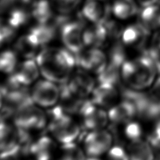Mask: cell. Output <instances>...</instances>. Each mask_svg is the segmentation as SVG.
I'll use <instances>...</instances> for the list:
<instances>
[{
  "label": "cell",
  "mask_w": 160,
  "mask_h": 160,
  "mask_svg": "<svg viewBox=\"0 0 160 160\" xmlns=\"http://www.w3.org/2000/svg\"><path fill=\"white\" fill-rule=\"evenodd\" d=\"M35 60L41 75L60 85L68 81L76 67L75 54L66 48H42Z\"/></svg>",
  "instance_id": "obj_1"
},
{
  "label": "cell",
  "mask_w": 160,
  "mask_h": 160,
  "mask_svg": "<svg viewBox=\"0 0 160 160\" xmlns=\"http://www.w3.org/2000/svg\"><path fill=\"white\" fill-rule=\"evenodd\" d=\"M149 53L126 60L121 67V80L129 89L140 91L151 88L159 67Z\"/></svg>",
  "instance_id": "obj_2"
},
{
  "label": "cell",
  "mask_w": 160,
  "mask_h": 160,
  "mask_svg": "<svg viewBox=\"0 0 160 160\" xmlns=\"http://www.w3.org/2000/svg\"><path fill=\"white\" fill-rule=\"evenodd\" d=\"M48 128L52 137L62 144L73 142L81 135V127L72 117L57 104L49 112Z\"/></svg>",
  "instance_id": "obj_3"
},
{
  "label": "cell",
  "mask_w": 160,
  "mask_h": 160,
  "mask_svg": "<svg viewBox=\"0 0 160 160\" xmlns=\"http://www.w3.org/2000/svg\"><path fill=\"white\" fill-rule=\"evenodd\" d=\"M13 124L26 131L42 130L47 123V116L39 106L31 103L16 110L13 117Z\"/></svg>",
  "instance_id": "obj_4"
},
{
  "label": "cell",
  "mask_w": 160,
  "mask_h": 160,
  "mask_svg": "<svg viewBox=\"0 0 160 160\" xmlns=\"http://www.w3.org/2000/svg\"><path fill=\"white\" fill-rule=\"evenodd\" d=\"M75 57L77 67L97 76L102 72L108 62V57L100 48H84Z\"/></svg>",
  "instance_id": "obj_5"
},
{
  "label": "cell",
  "mask_w": 160,
  "mask_h": 160,
  "mask_svg": "<svg viewBox=\"0 0 160 160\" xmlns=\"http://www.w3.org/2000/svg\"><path fill=\"white\" fill-rule=\"evenodd\" d=\"M30 94L33 102L40 107H54L59 100L60 86L45 78L35 82Z\"/></svg>",
  "instance_id": "obj_6"
},
{
  "label": "cell",
  "mask_w": 160,
  "mask_h": 160,
  "mask_svg": "<svg viewBox=\"0 0 160 160\" xmlns=\"http://www.w3.org/2000/svg\"><path fill=\"white\" fill-rule=\"evenodd\" d=\"M82 126L88 131L102 129L109 121L108 112L105 109L93 103L91 100H85L79 112Z\"/></svg>",
  "instance_id": "obj_7"
},
{
  "label": "cell",
  "mask_w": 160,
  "mask_h": 160,
  "mask_svg": "<svg viewBox=\"0 0 160 160\" xmlns=\"http://www.w3.org/2000/svg\"><path fill=\"white\" fill-rule=\"evenodd\" d=\"M113 136L102 129L91 131L84 139L85 152L88 157H100L107 153L112 146Z\"/></svg>",
  "instance_id": "obj_8"
},
{
  "label": "cell",
  "mask_w": 160,
  "mask_h": 160,
  "mask_svg": "<svg viewBox=\"0 0 160 160\" xmlns=\"http://www.w3.org/2000/svg\"><path fill=\"white\" fill-rule=\"evenodd\" d=\"M84 27L79 21H67L61 27V38L67 49L76 54L82 50L85 47L83 42Z\"/></svg>",
  "instance_id": "obj_9"
},
{
  "label": "cell",
  "mask_w": 160,
  "mask_h": 160,
  "mask_svg": "<svg viewBox=\"0 0 160 160\" xmlns=\"http://www.w3.org/2000/svg\"><path fill=\"white\" fill-rule=\"evenodd\" d=\"M66 83L73 92L82 98L91 95L96 86L90 73L80 68L73 71Z\"/></svg>",
  "instance_id": "obj_10"
},
{
  "label": "cell",
  "mask_w": 160,
  "mask_h": 160,
  "mask_svg": "<svg viewBox=\"0 0 160 160\" xmlns=\"http://www.w3.org/2000/svg\"><path fill=\"white\" fill-rule=\"evenodd\" d=\"M138 115V109L131 100L123 99L109 109V119L114 126L125 125L133 121Z\"/></svg>",
  "instance_id": "obj_11"
},
{
  "label": "cell",
  "mask_w": 160,
  "mask_h": 160,
  "mask_svg": "<svg viewBox=\"0 0 160 160\" xmlns=\"http://www.w3.org/2000/svg\"><path fill=\"white\" fill-rule=\"evenodd\" d=\"M150 33V31L140 23L129 25L121 31V42L128 48L140 49L144 46Z\"/></svg>",
  "instance_id": "obj_12"
},
{
  "label": "cell",
  "mask_w": 160,
  "mask_h": 160,
  "mask_svg": "<svg viewBox=\"0 0 160 160\" xmlns=\"http://www.w3.org/2000/svg\"><path fill=\"white\" fill-rule=\"evenodd\" d=\"M83 42L85 48H101L111 40L106 23H92L84 28Z\"/></svg>",
  "instance_id": "obj_13"
},
{
  "label": "cell",
  "mask_w": 160,
  "mask_h": 160,
  "mask_svg": "<svg viewBox=\"0 0 160 160\" xmlns=\"http://www.w3.org/2000/svg\"><path fill=\"white\" fill-rule=\"evenodd\" d=\"M91 101L104 109H110L118 102L119 92L116 85L108 83H98L92 94Z\"/></svg>",
  "instance_id": "obj_14"
},
{
  "label": "cell",
  "mask_w": 160,
  "mask_h": 160,
  "mask_svg": "<svg viewBox=\"0 0 160 160\" xmlns=\"http://www.w3.org/2000/svg\"><path fill=\"white\" fill-rule=\"evenodd\" d=\"M40 74V71L35 59H27L18 63L11 76L19 84L28 87L36 81Z\"/></svg>",
  "instance_id": "obj_15"
},
{
  "label": "cell",
  "mask_w": 160,
  "mask_h": 160,
  "mask_svg": "<svg viewBox=\"0 0 160 160\" xmlns=\"http://www.w3.org/2000/svg\"><path fill=\"white\" fill-rule=\"evenodd\" d=\"M104 0H88L82 9V16L92 23H104L108 21L110 9Z\"/></svg>",
  "instance_id": "obj_16"
},
{
  "label": "cell",
  "mask_w": 160,
  "mask_h": 160,
  "mask_svg": "<svg viewBox=\"0 0 160 160\" xmlns=\"http://www.w3.org/2000/svg\"><path fill=\"white\" fill-rule=\"evenodd\" d=\"M85 101V98L73 92L66 82L61 84L60 97L57 104L66 113L69 115L79 114Z\"/></svg>",
  "instance_id": "obj_17"
},
{
  "label": "cell",
  "mask_w": 160,
  "mask_h": 160,
  "mask_svg": "<svg viewBox=\"0 0 160 160\" xmlns=\"http://www.w3.org/2000/svg\"><path fill=\"white\" fill-rule=\"evenodd\" d=\"M56 150L57 145L54 140L48 136H42L32 142L28 154L35 160H51Z\"/></svg>",
  "instance_id": "obj_18"
},
{
  "label": "cell",
  "mask_w": 160,
  "mask_h": 160,
  "mask_svg": "<svg viewBox=\"0 0 160 160\" xmlns=\"http://www.w3.org/2000/svg\"><path fill=\"white\" fill-rule=\"evenodd\" d=\"M57 34V27L50 22L38 23L28 32V36L32 42L40 48L48 45L54 39Z\"/></svg>",
  "instance_id": "obj_19"
},
{
  "label": "cell",
  "mask_w": 160,
  "mask_h": 160,
  "mask_svg": "<svg viewBox=\"0 0 160 160\" xmlns=\"http://www.w3.org/2000/svg\"><path fill=\"white\" fill-rule=\"evenodd\" d=\"M127 152L130 160H154V149L148 140L139 139L129 142Z\"/></svg>",
  "instance_id": "obj_20"
},
{
  "label": "cell",
  "mask_w": 160,
  "mask_h": 160,
  "mask_svg": "<svg viewBox=\"0 0 160 160\" xmlns=\"http://www.w3.org/2000/svg\"><path fill=\"white\" fill-rule=\"evenodd\" d=\"M139 23L150 32L160 29V5L155 4L142 7Z\"/></svg>",
  "instance_id": "obj_21"
},
{
  "label": "cell",
  "mask_w": 160,
  "mask_h": 160,
  "mask_svg": "<svg viewBox=\"0 0 160 160\" xmlns=\"http://www.w3.org/2000/svg\"><path fill=\"white\" fill-rule=\"evenodd\" d=\"M138 5L136 0H116L111 7V11L117 18L126 20L138 13Z\"/></svg>",
  "instance_id": "obj_22"
},
{
  "label": "cell",
  "mask_w": 160,
  "mask_h": 160,
  "mask_svg": "<svg viewBox=\"0 0 160 160\" xmlns=\"http://www.w3.org/2000/svg\"><path fill=\"white\" fill-rule=\"evenodd\" d=\"M40 48L32 42L28 35H24L16 40L14 50L18 56L27 59H35L39 53Z\"/></svg>",
  "instance_id": "obj_23"
},
{
  "label": "cell",
  "mask_w": 160,
  "mask_h": 160,
  "mask_svg": "<svg viewBox=\"0 0 160 160\" xmlns=\"http://www.w3.org/2000/svg\"><path fill=\"white\" fill-rule=\"evenodd\" d=\"M31 14L38 23H48L50 22L53 12L48 1L39 0L32 4Z\"/></svg>",
  "instance_id": "obj_24"
},
{
  "label": "cell",
  "mask_w": 160,
  "mask_h": 160,
  "mask_svg": "<svg viewBox=\"0 0 160 160\" xmlns=\"http://www.w3.org/2000/svg\"><path fill=\"white\" fill-rule=\"evenodd\" d=\"M18 54L14 50L0 52V72L12 74L18 65Z\"/></svg>",
  "instance_id": "obj_25"
},
{
  "label": "cell",
  "mask_w": 160,
  "mask_h": 160,
  "mask_svg": "<svg viewBox=\"0 0 160 160\" xmlns=\"http://www.w3.org/2000/svg\"><path fill=\"white\" fill-rule=\"evenodd\" d=\"M85 152L75 142L62 144L59 160H85Z\"/></svg>",
  "instance_id": "obj_26"
},
{
  "label": "cell",
  "mask_w": 160,
  "mask_h": 160,
  "mask_svg": "<svg viewBox=\"0 0 160 160\" xmlns=\"http://www.w3.org/2000/svg\"><path fill=\"white\" fill-rule=\"evenodd\" d=\"M30 17H32L31 12H29L26 8L18 7L11 11L7 19L13 27L18 29L26 25Z\"/></svg>",
  "instance_id": "obj_27"
},
{
  "label": "cell",
  "mask_w": 160,
  "mask_h": 160,
  "mask_svg": "<svg viewBox=\"0 0 160 160\" xmlns=\"http://www.w3.org/2000/svg\"><path fill=\"white\" fill-rule=\"evenodd\" d=\"M16 30L7 18H0V47L9 43L14 39Z\"/></svg>",
  "instance_id": "obj_28"
},
{
  "label": "cell",
  "mask_w": 160,
  "mask_h": 160,
  "mask_svg": "<svg viewBox=\"0 0 160 160\" xmlns=\"http://www.w3.org/2000/svg\"><path fill=\"white\" fill-rule=\"evenodd\" d=\"M124 136L129 142L142 139V129L139 123L132 121L124 125Z\"/></svg>",
  "instance_id": "obj_29"
},
{
  "label": "cell",
  "mask_w": 160,
  "mask_h": 160,
  "mask_svg": "<svg viewBox=\"0 0 160 160\" xmlns=\"http://www.w3.org/2000/svg\"><path fill=\"white\" fill-rule=\"evenodd\" d=\"M106 160H130L128 152L121 145L112 146L107 152Z\"/></svg>",
  "instance_id": "obj_30"
},
{
  "label": "cell",
  "mask_w": 160,
  "mask_h": 160,
  "mask_svg": "<svg viewBox=\"0 0 160 160\" xmlns=\"http://www.w3.org/2000/svg\"><path fill=\"white\" fill-rule=\"evenodd\" d=\"M151 50L149 52L154 59L160 58V29L154 31L151 38Z\"/></svg>",
  "instance_id": "obj_31"
},
{
  "label": "cell",
  "mask_w": 160,
  "mask_h": 160,
  "mask_svg": "<svg viewBox=\"0 0 160 160\" xmlns=\"http://www.w3.org/2000/svg\"><path fill=\"white\" fill-rule=\"evenodd\" d=\"M61 12L67 13L73 9L81 0H54Z\"/></svg>",
  "instance_id": "obj_32"
},
{
  "label": "cell",
  "mask_w": 160,
  "mask_h": 160,
  "mask_svg": "<svg viewBox=\"0 0 160 160\" xmlns=\"http://www.w3.org/2000/svg\"><path fill=\"white\" fill-rule=\"evenodd\" d=\"M151 95L154 98L160 100V76L157 77L151 86Z\"/></svg>",
  "instance_id": "obj_33"
},
{
  "label": "cell",
  "mask_w": 160,
  "mask_h": 160,
  "mask_svg": "<svg viewBox=\"0 0 160 160\" xmlns=\"http://www.w3.org/2000/svg\"><path fill=\"white\" fill-rule=\"evenodd\" d=\"M138 4L141 7L150 6V5L155 4L158 3V0H136Z\"/></svg>",
  "instance_id": "obj_34"
},
{
  "label": "cell",
  "mask_w": 160,
  "mask_h": 160,
  "mask_svg": "<svg viewBox=\"0 0 160 160\" xmlns=\"http://www.w3.org/2000/svg\"><path fill=\"white\" fill-rule=\"evenodd\" d=\"M150 137L160 140V120H159L156 123L153 130V133L151 135Z\"/></svg>",
  "instance_id": "obj_35"
},
{
  "label": "cell",
  "mask_w": 160,
  "mask_h": 160,
  "mask_svg": "<svg viewBox=\"0 0 160 160\" xmlns=\"http://www.w3.org/2000/svg\"><path fill=\"white\" fill-rule=\"evenodd\" d=\"M3 104H4V96L1 90H0V110L2 109V107H3Z\"/></svg>",
  "instance_id": "obj_36"
},
{
  "label": "cell",
  "mask_w": 160,
  "mask_h": 160,
  "mask_svg": "<svg viewBox=\"0 0 160 160\" xmlns=\"http://www.w3.org/2000/svg\"><path fill=\"white\" fill-rule=\"evenodd\" d=\"M85 160H101L98 158V157H88Z\"/></svg>",
  "instance_id": "obj_37"
},
{
  "label": "cell",
  "mask_w": 160,
  "mask_h": 160,
  "mask_svg": "<svg viewBox=\"0 0 160 160\" xmlns=\"http://www.w3.org/2000/svg\"><path fill=\"white\" fill-rule=\"evenodd\" d=\"M158 3H159V5H160V0H158Z\"/></svg>",
  "instance_id": "obj_38"
},
{
  "label": "cell",
  "mask_w": 160,
  "mask_h": 160,
  "mask_svg": "<svg viewBox=\"0 0 160 160\" xmlns=\"http://www.w3.org/2000/svg\"><path fill=\"white\" fill-rule=\"evenodd\" d=\"M30 160H35V159H30Z\"/></svg>",
  "instance_id": "obj_39"
},
{
  "label": "cell",
  "mask_w": 160,
  "mask_h": 160,
  "mask_svg": "<svg viewBox=\"0 0 160 160\" xmlns=\"http://www.w3.org/2000/svg\"><path fill=\"white\" fill-rule=\"evenodd\" d=\"M159 160H160V157H159Z\"/></svg>",
  "instance_id": "obj_40"
}]
</instances>
